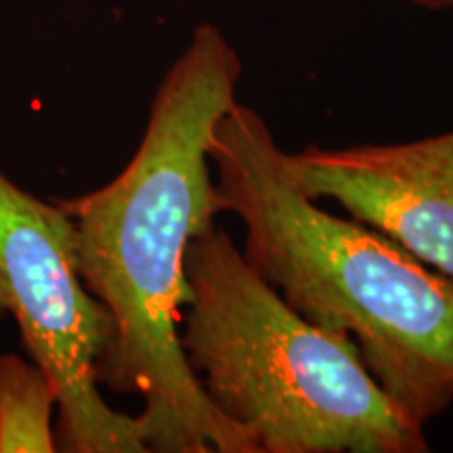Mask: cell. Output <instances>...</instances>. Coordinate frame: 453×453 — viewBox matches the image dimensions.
<instances>
[{"mask_svg": "<svg viewBox=\"0 0 453 453\" xmlns=\"http://www.w3.org/2000/svg\"><path fill=\"white\" fill-rule=\"evenodd\" d=\"M242 57L212 24H200L164 73L143 139L116 179L61 200L76 231L78 273L111 319L97 382L143 399L147 451L258 453L246 430L211 403L179 338L189 298V242L223 211L208 147L237 104Z\"/></svg>", "mask_w": 453, "mask_h": 453, "instance_id": "cell-1", "label": "cell"}, {"mask_svg": "<svg viewBox=\"0 0 453 453\" xmlns=\"http://www.w3.org/2000/svg\"><path fill=\"white\" fill-rule=\"evenodd\" d=\"M220 208L243 223V258L311 324L350 336L413 422L453 403V277L359 220L321 211L294 185L286 151L240 101L214 127Z\"/></svg>", "mask_w": 453, "mask_h": 453, "instance_id": "cell-2", "label": "cell"}, {"mask_svg": "<svg viewBox=\"0 0 453 453\" xmlns=\"http://www.w3.org/2000/svg\"><path fill=\"white\" fill-rule=\"evenodd\" d=\"M185 359L258 453H424L426 433L384 393L347 334L311 324L211 225L183 260Z\"/></svg>", "mask_w": 453, "mask_h": 453, "instance_id": "cell-3", "label": "cell"}, {"mask_svg": "<svg viewBox=\"0 0 453 453\" xmlns=\"http://www.w3.org/2000/svg\"><path fill=\"white\" fill-rule=\"evenodd\" d=\"M0 315L19 327L57 395V451L145 453L143 424L105 403L97 364L111 319L78 273L76 231L61 203L38 200L0 170Z\"/></svg>", "mask_w": 453, "mask_h": 453, "instance_id": "cell-4", "label": "cell"}, {"mask_svg": "<svg viewBox=\"0 0 453 453\" xmlns=\"http://www.w3.org/2000/svg\"><path fill=\"white\" fill-rule=\"evenodd\" d=\"M294 185L453 277V133L388 145L309 147L288 154Z\"/></svg>", "mask_w": 453, "mask_h": 453, "instance_id": "cell-5", "label": "cell"}, {"mask_svg": "<svg viewBox=\"0 0 453 453\" xmlns=\"http://www.w3.org/2000/svg\"><path fill=\"white\" fill-rule=\"evenodd\" d=\"M55 405L53 384L36 361L0 355V453L57 451Z\"/></svg>", "mask_w": 453, "mask_h": 453, "instance_id": "cell-6", "label": "cell"}, {"mask_svg": "<svg viewBox=\"0 0 453 453\" xmlns=\"http://www.w3.org/2000/svg\"><path fill=\"white\" fill-rule=\"evenodd\" d=\"M399 3H407V4H413V7L428 9V11L453 9V0H399Z\"/></svg>", "mask_w": 453, "mask_h": 453, "instance_id": "cell-7", "label": "cell"}]
</instances>
